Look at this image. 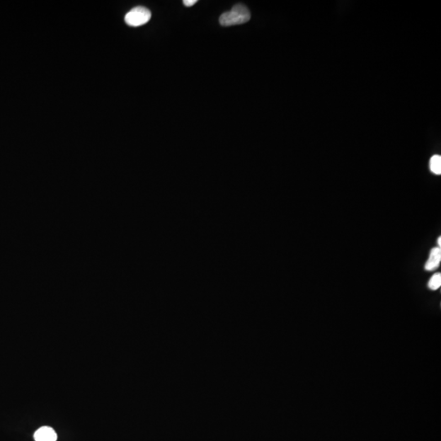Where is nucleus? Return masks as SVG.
Wrapping results in <instances>:
<instances>
[{
    "label": "nucleus",
    "mask_w": 441,
    "mask_h": 441,
    "mask_svg": "<svg viewBox=\"0 0 441 441\" xmlns=\"http://www.w3.org/2000/svg\"><path fill=\"white\" fill-rule=\"evenodd\" d=\"M251 18L249 10L242 3L235 4L229 12L220 15L219 22L223 27H231L235 25L245 24Z\"/></svg>",
    "instance_id": "nucleus-1"
},
{
    "label": "nucleus",
    "mask_w": 441,
    "mask_h": 441,
    "mask_svg": "<svg viewBox=\"0 0 441 441\" xmlns=\"http://www.w3.org/2000/svg\"><path fill=\"white\" fill-rule=\"evenodd\" d=\"M151 17V12L146 7H136L130 10L125 16V22L130 27H140L147 23Z\"/></svg>",
    "instance_id": "nucleus-2"
},
{
    "label": "nucleus",
    "mask_w": 441,
    "mask_h": 441,
    "mask_svg": "<svg viewBox=\"0 0 441 441\" xmlns=\"http://www.w3.org/2000/svg\"><path fill=\"white\" fill-rule=\"evenodd\" d=\"M35 441H56L57 435L52 427H43L34 432Z\"/></svg>",
    "instance_id": "nucleus-3"
},
{
    "label": "nucleus",
    "mask_w": 441,
    "mask_h": 441,
    "mask_svg": "<svg viewBox=\"0 0 441 441\" xmlns=\"http://www.w3.org/2000/svg\"><path fill=\"white\" fill-rule=\"evenodd\" d=\"M441 261V248H434L430 252L429 258L425 265V269L427 271H433L439 267Z\"/></svg>",
    "instance_id": "nucleus-4"
},
{
    "label": "nucleus",
    "mask_w": 441,
    "mask_h": 441,
    "mask_svg": "<svg viewBox=\"0 0 441 441\" xmlns=\"http://www.w3.org/2000/svg\"><path fill=\"white\" fill-rule=\"evenodd\" d=\"M430 169L433 173L441 175V156L436 155L432 156L430 160Z\"/></svg>",
    "instance_id": "nucleus-5"
},
{
    "label": "nucleus",
    "mask_w": 441,
    "mask_h": 441,
    "mask_svg": "<svg viewBox=\"0 0 441 441\" xmlns=\"http://www.w3.org/2000/svg\"><path fill=\"white\" fill-rule=\"evenodd\" d=\"M441 273H437L431 278L428 283V287L432 290H437L441 288Z\"/></svg>",
    "instance_id": "nucleus-6"
},
{
    "label": "nucleus",
    "mask_w": 441,
    "mask_h": 441,
    "mask_svg": "<svg viewBox=\"0 0 441 441\" xmlns=\"http://www.w3.org/2000/svg\"><path fill=\"white\" fill-rule=\"evenodd\" d=\"M197 0H183V4L186 7H192L193 5L195 4Z\"/></svg>",
    "instance_id": "nucleus-7"
},
{
    "label": "nucleus",
    "mask_w": 441,
    "mask_h": 441,
    "mask_svg": "<svg viewBox=\"0 0 441 441\" xmlns=\"http://www.w3.org/2000/svg\"><path fill=\"white\" fill-rule=\"evenodd\" d=\"M437 242H438V245H439V248H441V237L438 238V241H437Z\"/></svg>",
    "instance_id": "nucleus-8"
}]
</instances>
